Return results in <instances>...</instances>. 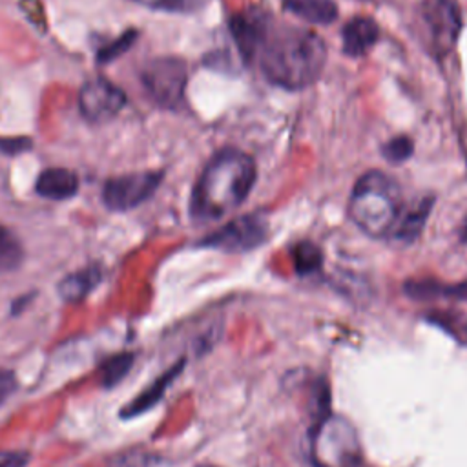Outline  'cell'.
<instances>
[{
	"mask_svg": "<svg viewBox=\"0 0 467 467\" xmlns=\"http://www.w3.org/2000/svg\"><path fill=\"white\" fill-rule=\"evenodd\" d=\"M135 38H137V31H133V29L122 33L120 36H117L115 40H111L108 46H104V47L99 49L97 60L102 62V64H108V62L119 58L120 55H124V53L130 49V46L135 42Z\"/></svg>",
	"mask_w": 467,
	"mask_h": 467,
	"instance_id": "cell-22",
	"label": "cell"
},
{
	"mask_svg": "<svg viewBox=\"0 0 467 467\" xmlns=\"http://www.w3.org/2000/svg\"><path fill=\"white\" fill-rule=\"evenodd\" d=\"M181 367H182V363H177V365H175L171 370H168L164 376L157 378L148 389H144L133 401H130V403L124 407L122 416H124V418H131V416H137V414H140V412L151 409V407L162 398L166 387H168V385L171 383V379L177 376V372L181 370Z\"/></svg>",
	"mask_w": 467,
	"mask_h": 467,
	"instance_id": "cell-16",
	"label": "cell"
},
{
	"mask_svg": "<svg viewBox=\"0 0 467 467\" xmlns=\"http://www.w3.org/2000/svg\"><path fill=\"white\" fill-rule=\"evenodd\" d=\"M407 294L412 297H436V296H451L456 299H467V283L463 285H438L434 281H414L407 283Z\"/></svg>",
	"mask_w": 467,
	"mask_h": 467,
	"instance_id": "cell-18",
	"label": "cell"
},
{
	"mask_svg": "<svg viewBox=\"0 0 467 467\" xmlns=\"http://www.w3.org/2000/svg\"><path fill=\"white\" fill-rule=\"evenodd\" d=\"M292 259H294L296 272L301 275H306V274L316 272L321 266L323 254L317 244H314L310 241H301L294 246Z\"/></svg>",
	"mask_w": 467,
	"mask_h": 467,
	"instance_id": "cell-19",
	"label": "cell"
},
{
	"mask_svg": "<svg viewBox=\"0 0 467 467\" xmlns=\"http://www.w3.org/2000/svg\"><path fill=\"white\" fill-rule=\"evenodd\" d=\"M31 148V139L29 137H9V139H0V150L5 155H20L26 150Z\"/></svg>",
	"mask_w": 467,
	"mask_h": 467,
	"instance_id": "cell-26",
	"label": "cell"
},
{
	"mask_svg": "<svg viewBox=\"0 0 467 467\" xmlns=\"http://www.w3.org/2000/svg\"><path fill=\"white\" fill-rule=\"evenodd\" d=\"M199 467H212V465H199Z\"/></svg>",
	"mask_w": 467,
	"mask_h": 467,
	"instance_id": "cell-30",
	"label": "cell"
},
{
	"mask_svg": "<svg viewBox=\"0 0 467 467\" xmlns=\"http://www.w3.org/2000/svg\"><path fill=\"white\" fill-rule=\"evenodd\" d=\"M27 460L24 451H0V467H26Z\"/></svg>",
	"mask_w": 467,
	"mask_h": 467,
	"instance_id": "cell-27",
	"label": "cell"
},
{
	"mask_svg": "<svg viewBox=\"0 0 467 467\" xmlns=\"http://www.w3.org/2000/svg\"><path fill=\"white\" fill-rule=\"evenodd\" d=\"M283 7L310 24H330L337 18V4L334 0H283Z\"/></svg>",
	"mask_w": 467,
	"mask_h": 467,
	"instance_id": "cell-14",
	"label": "cell"
},
{
	"mask_svg": "<svg viewBox=\"0 0 467 467\" xmlns=\"http://www.w3.org/2000/svg\"><path fill=\"white\" fill-rule=\"evenodd\" d=\"M162 181L161 171H135L109 179L102 190L104 204L113 212L131 210L148 201Z\"/></svg>",
	"mask_w": 467,
	"mask_h": 467,
	"instance_id": "cell-8",
	"label": "cell"
},
{
	"mask_svg": "<svg viewBox=\"0 0 467 467\" xmlns=\"http://www.w3.org/2000/svg\"><path fill=\"white\" fill-rule=\"evenodd\" d=\"M35 190L46 199L64 201L78 192V177L66 168H49L38 175Z\"/></svg>",
	"mask_w": 467,
	"mask_h": 467,
	"instance_id": "cell-12",
	"label": "cell"
},
{
	"mask_svg": "<svg viewBox=\"0 0 467 467\" xmlns=\"http://www.w3.org/2000/svg\"><path fill=\"white\" fill-rule=\"evenodd\" d=\"M432 201H434L432 195H423L416 202H412L409 208H403V213H401L394 232L390 234V237L400 243L416 241L427 223V217L432 208Z\"/></svg>",
	"mask_w": 467,
	"mask_h": 467,
	"instance_id": "cell-13",
	"label": "cell"
},
{
	"mask_svg": "<svg viewBox=\"0 0 467 467\" xmlns=\"http://www.w3.org/2000/svg\"><path fill=\"white\" fill-rule=\"evenodd\" d=\"M24 259V248L16 235L0 224V274L13 272Z\"/></svg>",
	"mask_w": 467,
	"mask_h": 467,
	"instance_id": "cell-17",
	"label": "cell"
},
{
	"mask_svg": "<svg viewBox=\"0 0 467 467\" xmlns=\"http://www.w3.org/2000/svg\"><path fill=\"white\" fill-rule=\"evenodd\" d=\"M16 389V378L11 370L0 368V405L15 392Z\"/></svg>",
	"mask_w": 467,
	"mask_h": 467,
	"instance_id": "cell-28",
	"label": "cell"
},
{
	"mask_svg": "<svg viewBox=\"0 0 467 467\" xmlns=\"http://www.w3.org/2000/svg\"><path fill=\"white\" fill-rule=\"evenodd\" d=\"M155 462V456L148 451H124L115 454L106 467H151V463Z\"/></svg>",
	"mask_w": 467,
	"mask_h": 467,
	"instance_id": "cell-23",
	"label": "cell"
},
{
	"mask_svg": "<svg viewBox=\"0 0 467 467\" xmlns=\"http://www.w3.org/2000/svg\"><path fill=\"white\" fill-rule=\"evenodd\" d=\"M420 16L431 51L438 57L447 55L456 46L462 31V13L456 0H423Z\"/></svg>",
	"mask_w": 467,
	"mask_h": 467,
	"instance_id": "cell-6",
	"label": "cell"
},
{
	"mask_svg": "<svg viewBox=\"0 0 467 467\" xmlns=\"http://www.w3.org/2000/svg\"><path fill=\"white\" fill-rule=\"evenodd\" d=\"M403 208L400 184L379 170L363 173L348 199V217L370 237H390Z\"/></svg>",
	"mask_w": 467,
	"mask_h": 467,
	"instance_id": "cell-3",
	"label": "cell"
},
{
	"mask_svg": "<svg viewBox=\"0 0 467 467\" xmlns=\"http://www.w3.org/2000/svg\"><path fill=\"white\" fill-rule=\"evenodd\" d=\"M148 7L153 9H164V11H177V13H188L202 7L208 0H137Z\"/></svg>",
	"mask_w": 467,
	"mask_h": 467,
	"instance_id": "cell-25",
	"label": "cell"
},
{
	"mask_svg": "<svg viewBox=\"0 0 467 467\" xmlns=\"http://www.w3.org/2000/svg\"><path fill=\"white\" fill-rule=\"evenodd\" d=\"M266 235H268V223L265 215L246 213V215L235 217L226 226L206 235L199 243V246L239 254V252H248L259 246L261 243H265Z\"/></svg>",
	"mask_w": 467,
	"mask_h": 467,
	"instance_id": "cell-7",
	"label": "cell"
},
{
	"mask_svg": "<svg viewBox=\"0 0 467 467\" xmlns=\"http://www.w3.org/2000/svg\"><path fill=\"white\" fill-rule=\"evenodd\" d=\"M133 365V356L128 352L111 356L109 359H106L100 367V379L104 387H113L117 385L131 368Z\"/></svg>",
	"mask_w": 467,
	"mask_h": 467,
	"instance_id": "cell-20",
	"label": "cell"
},
{
	"mask_svg": "<svg viewBox=\"0 0 467 467\" xmlns=\"http://www.w3.org/2000/svg\"><path fill=\"white\" fill-rule=\"evenodd\" d=\"M381 151H383V157H385L389 162L400 164V162L407 161V159L412 155V151H414V142H412L409 137H405V135H396V137H392L387 144H383Z\"/></svg>",
	"mask_w": 467,
	"mask_h": 467,
	"instance_id": "cell-21",
	"label": "cell"
},
{
	"mask_svg": "<svg viewBox=\"0 0 467 467\" xmlns=\"http://www.w3.org/2000/svg\"><path fill=\"white\" fill-rule=\"evenodd\" d=\"M463 239L467 241V223H465V226H463Z\"/></svg>",
	"mask_w": 467,
	"mask_h": 467,
	"instance_id": "cell-29",
	"label": "cell"
},
{
	"mask_svg": "<svg viewBox=\"0 0 467 467\" xmlns=\"http://www.w3.org/2000/svg\"><path fill=\"white\" fill-rule=\"evenodd\" d=\"M257 60L268 82L297 91L319 78L327 60V47L314 31L285 26L268 31Z\"/></svg>",
	"mask_w": 467,
	"mask_h": 467,
	"instance_id": "cell-1",
	"label": "cell"
},
{
	"mask_svg": "<svg viewBox=\"0 0 467 467\" xmlns=\"http://www.w3.org/2000/svg\"><path fill=\"white\" fill-rule=\"evenodd\" d=\"M432 321L438 323L441 328H445L449 334H452L462 343H467V317L465 316L441 312L440 316H432Z\"/></svg>",
	"mask_w": 467,
	"mask_h": 467,
	"instance_id": "cell-24",
	"label": "cell"
},
{
	"mask_svg": "<svg viewBox=\"0 0 467 467\" xmlns=\"http://www.w3.org/2000/svg\"><path fill=\"white\" fill-rule=\"evenodd\" d=\"M140 80L150 97L166 109H175L184 99L188 67L177 57H157L144 64Z\"/></svg>",
	"mask_w": 467,
	"mask_h": 467,
	"instance_id": "cell-5",
	"label": "cell"
},
{
	"mask_svg": "<svg viewBox=\"0 0 467 467\" xmlns=\"http://www.w3.org/2000/svg\"><path fill=\"white\" fill-rule=\"evenodd\" d=\"M379 27L368 16H354L341 29L343 51L350 57L365 55L378 40Z\"/></svg>",
	"mask_w": 467,
	"mask_h": 467,
	"instance_id": "cell-11",
	"label": "cell"
},
{
	"mask_svg": "<svg viewBox=\"0 0 467 467\" xmlns=\"http://www.w3.org/2000/svg\"><path fill=\"white\" fill-rule=\"evenodd\" d=\"M310 460L314 467H358L361 445L354 425L336 414L317 420L310 438Z\"/></svg>",
	"mask_w": 467,
	"mask_h": 467,
	"instance_id": "cell-4",
	"label": "cell"
},
{
	"mask_svg": "<svg viewBox=\"0 0 467 467\" xmlns=\"http://www.w3.org/2000/svg\"><path fill=\"white\" fill-rule=\"evenodd\" d=\"M126 104V95L120 88L106 78L88 80L78 93V108L89 122L111 120Z\"/></svg>",
	"mask_w": 467,
	"mask_h": 467,
	"instance_id": "cell-9",
	"label": "cell"
},
{
	"mask_svg": "<svg viewBox=\"0 0 467 467\" xmlns=\"http://www.w3.org/2000/svg\"><path fill=\"white\" fill-rule=\"evenodd\" d=\"M230 31L243 57L246 60H252L254 57H257L270 31V24L263 13L252 9L234 15L230 20Z\"/></svg>",
	"mask_w": 467,
	"mask_h": 467,
	"instance_id": "cell-10",
	"label": "cell"
},
{
	"mask_svg": "<svg viewBox=\"0 0 467 467\" xmlns=\"http://www.w3.org/2000/svg\"><path fill=\"white\" fill-rule=\"evenodd\" d=\"M255 177L257 170L250 155L235 148L221 150L208 161L193 186L192 217L212 223L232 213L248 197Z\"/></svg>",
	"mask_w": 467,
	"mask_h": 467,
	"instance_id": "cell-2",
	"label": "cell"
},
{
	"mask_svg": "<svg viewBox=\"0 0 467 467\" xmlns=\"http://www.w3.org/2000/svg\"><path fill=\"white\" fill-rule=\"evenodd\" d=\"M102 274L99 266H86L75 274L66 275L60 283H58V294L64 301L75 303L84 299L100 281Z\"/></svg>",
	"mask_w": 467,
	"mask_h": 467,
	"instance_id": "cell-15",
	"label": "cell"
}]
</instances>
